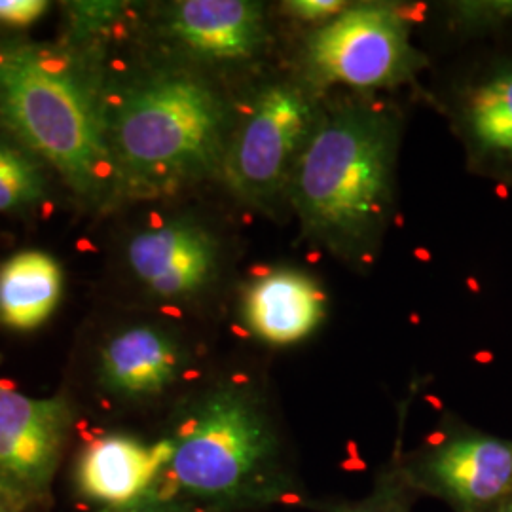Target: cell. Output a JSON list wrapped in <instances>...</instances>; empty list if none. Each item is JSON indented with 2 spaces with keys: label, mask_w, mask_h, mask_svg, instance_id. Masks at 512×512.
Returning a JSON list of instances; mask_svg holds the SVG:
<instances>
[{
  "label": "cell",
  "mask_w": 512,
  "mask_h": 512,
  "mask_svg": "<svg viewBox=\"0 0 512 512\" xmlns=\"http://www.w3.org/2000/svg\"><path fill=\"white\" fill-rule=\"evenodd\" d=\"M0 512H18V511H10V509H0Z\"/></svg>",
  "instance_id": "cell-24"
},
{
  "label": "cell",
  "mask_w": 512,
  "mask_h": 512,
  "mask_svg": "<svg viewBox=\"0 0 512 512\" xmlns=\"http://www.w3.org/2000/svg\"><path fill=\"white\" fill-rule=\"evenodd\" d=\"M420 497L406 482L401 459L387 463L374 480L370 494L353 501H315L310 503L319 512H412L414 499Z\"/></svg>",
  "instance_id": "cell-16"
},
{
  "label": "cell",
  "mask_w": 512,
  "mask_h": 512,
  "mask_svg": "<svg viewBox=\"0 0 512 512\" xmlns=\"http://www.w3.org/2000/svg\"><path fill=\"white\" fill-rule=\"evenodd\" d=\"M171 440L145 444L128 435H105L86 446L76 467V486L86 499L126 509L160 499L171 459Z\"/></svg>",
  "instance_id": "cell-10"
},
{
  "label": "cell",
  "mask_w": 512,
  "mask_h": 512,
  "mask_svg": "<svg viewBox=\"0 0 512 512\" xmlns=\"http://www.w3.org/2000/svg\"><path fill=\"white\" fill-rule=\"evenodd\" d=\"M107 512H205L194 505H188L183 501H173V499H152L147 503L135 505V507H126V509H109Z\"/></svg>",
  "instance_id": "cell-21"
},
{
  "label": "cell",
  "mask_w": 512,
  "mask_h": 512,
  "mask_svg": "<svg viewBox=\"0 0 512 512\" xmlns=\"http://www.w3.org/2000/svg\"><path fill=\"white\" fill-rule=\"evenodd\" d=\"M169 31L207 59H245L266 40V18L249 0H184L171 10Z\"/></svg>",
  "instance_id": "cell-13"
},
{
  "label": "cell",
  "mask_w": 512,
  "mask_h": 512,
  "mask_svg": "<svg viewBox=\"0 0 512 512\" xmlns=\"http://www.w3.org/2000/svg\"><path fill=\"white\" fill-rule=\"evenodd\" d=\"M283 10L304 23H329L348 10V2L342 0H291L283 4Z\"/></svg>",
  "instance_id": "cell-19"
},
{
  "label": "cell",
  "mask_w": 512,
  "mask_h": 512,
  "mask_svg": "<svg viewBox=\"0 0 512 512\" xmlns=\"http://www.w3.org/2000/svg\"><path fill=\"white\" fill-rule=\"evenodd\" d=\"M0 509H10V511H21V507H19L18 503L10 497V495L6 494V492H2L0 490Z\"/></svg>",
  "instance_id": "cell-22"
},
{
  "label": "cell",
  "mask_w": 512,
  "mask_h": 512,
  "mask_svg": "<svg viewBox=\"0 0 512 512\" xmlns=\"http://www.w3.org/2000/svg\"><path fill=\"white\" fill-rule=\"evenodd\" d=\"M306 65L317 86L378 90L410 80L423 65L408 25L382 4H361L321 25L308 42Z\"/></svg>",
  "instance_id": "cell-6"
},
{
  "label": "cell",
  "mask_w": 512,
  "mask_h": 512,
  "mask_svg": "<svg viewBox=\"0 0 512 512\" xmlns=\"http://www.w3.org/2000/svg\"><path fill=\"white\" fill-rule=\"evenodd\" d=\"M42 194L38 165L18 148L0 143V213L29 205Z\"/></svg>",
  "instance_id": "cell-17"
},
{
  "label": "cell",
  "mask_w": 512,
  "mask_h": 512,
  "mask_svg": "<svg viewBox=\"0 0 512 512\" xmlns=\"http://www.w3.org/2000/svg\"><path fill=\"white\" fill-rule=\"evenodd\" d=\"M399 128L366 105L319 120L291 181L304 238L355 266L374 260L393 209Z\"/></svg>",
  "instance_id": "cell-2"
},
{
  "label": "cell",
  "mask_w": 512,
  "mask_h": 512,
  "mask_svg": "<svg viewBox=\"0 0 512 512\" xmlns=\"http://www.w3.org/2000/svg\"><path fill=\"white\" fill-rule=\"evenodd\" d=\"M128 258L150 293L181 300L200 293L215 277L219 243L200 224L175 220L131 239Z\"/></svg>",
  "instance_id": "cell-11"
},
{
  "label": "cell",
  "mask_w": 512,
  "mask_h": 512,
  "mask_svg": "<svg viewBox=\"0 0 512 512\" xmlns=\"http://www.w3.org/2000/svg\"><path fill=\"white\" fill-rule=\"evenodd\" d=\"M63 274L54 256L23 251L0 268V321L14 330H33L54 313Z\"/></svg>",
  "instance_id": "cell-15"
},
{
  "label": "cell",
  "mask_w": 512,
  "mask_h": 512,
  "mask_svg": "<svg viewBox=\"0 0 512 512\" xmlns=\"http://www.w3.org/2000/svg\"><path fill=\"white\" fill-rule=\"evenodd\" d=\"M399 459L416 494L437 497L454 512H492L512 497V439L459 425Z\"/></svg>",
  "instance_id": "cell-7"
},
{
  "label": "cell",
  "mask_w": 512,
  "mask_h": 512,
  "mask_svg": "<svg viewBox=\"0 0 512 512\" xmlns=\"http://www.w3.org/2000/svg\"><path fill=\"white\" fill-rule=\"evenodd\" d=\"M317 122L310 97L298 86L275 84L258 93L222 162L239 200L272 205L291 186Z\"/></svg>",
  "instance_id": "cell-5"
},
{
  "label": "cell",
  "mask_w": 512,
  "mask_h": 512,
  "mask_svg": "<svg viewBox=\"0 0 512 512\" xmlns=\"http://www.w3.org/2000/svg\"><path fill=\"white\" fill-rule=\"evenodd\" d=\"M183 365L177 342L162 330L133 327L101 353V382L124 397H154L175 384Z\"/></svg>",
  "instance_id": "cell-14"
},
{
  "label": "cell",
  "mask_w": 512,
  "mask_h": 512,
  "mask_svg": "<svg viewBox=\"0 0 512 512\" xmlns=\"http://www.w3.org/2000/svg\"><path fill=\"white\" fill-rule=\"evenodd\" d=\"M167 439L173 452L160 499L205 512L266 511L304 501L256 385L226 382L209 389L186 408Z\"/></svg>",
  "instance_id": "cell-1"
},
{
  "label": "cell",
  "mask_w": 512,
  "mask_h": 512,
  "mask_svg": "<svg viewBox=\"0 0 512 512\" xmlns=\"http://www.w3.org/2000/svg\"><path fill=\"white\" fill-rule=\"evenodd\" d=\"M492 512H512V497L511 499H507L503 505H499V507Z\"/></svg>",
  "instance_id": "cell-23"
},
{
  "label": "cell",
  "mask_w": 512,
  "mask_h": 512,
  "mask_svg": "<svg viewBox=\"0 0 512 512\" xmlns=\"http://www.w3.org/2000/svg\"><path fill=\"white\" fill-rule=\"evenodd\" d=\"M454 120L476 171L512 184V54L490 57L463 80Z\"/></svg>",
  "instance_id": "cell-9"
},
{
  "label": "cell",
  "mask_w": 512,
  "mask_h": 512,
  "mask_svg": "<svg viewBox=\"0 0 512 512\" xmlns=\"http://www.w3.org/2000/svg\"><path fill=\"white\" fill-rule=\"evenodd\" d=\"M448 14L452 27L469 37L512 31V0L452 2Z\"/></svg>",
  "instance_id": "cell-18"
},
{
  "label": "cell",
  "mask_w": 512,
  "mask_h": 512,
  "mask_svg": "<svg viewBox=\"0 0 512 512\" xmlns=\"http://www.w3.org/2000/svg\"><path fill=\"white\" fill-rule=\"evenodd\" d=\"M112 131L120 165L135 183L171 188L222 165L226 107L200 78L167 74L129 95Z\"/></svg>",
  "instance_id": "cell-3"
},
{
  "label": "cell",
  "mask_w": 512,
  "mask_h": 512,
  "mask_svg": "<svg viewBox=\"0 0 512 512\" xmlns=\"http://www.w3.org/2000/svg\"><path fill=\"white\" fill-rule=\"evenodd\" d=\"M0 110L19 137L80 190L90 188L105 150L90 101L73 80L31 50L0 57Z\"/></svg>",
  "instance_id": "cell-4"
},
{
  "label": "cell",
  "mask_w": 512,
  "mask_h": 512,
  "mask_svg": "<svg viewBox=\"0 0 512 512\" xmlns=\"http://www.w3.org/2000/svg\"><path fill=\"white\" fill-rule=\"evenodd\" d=\"M71 421L63 397L35 399L0 382V490L21 509L50 492Z\"/></svg>",
  "instance_id": "cell-8"
},
{
  "label": "cell",
  "mask_w": 512,
  "mask_h": 512,
  "mask_svg": "<svg viewBox=\"0 0 512 512\" xmlns=\"http://www.w3.org/2000/svg\"><path fill=\"white\" fill-rule=\"evenodd\" d=\"M48 10L42 0H0V23L12 27H29Z\"/></svg>",
  "instance_id": "cell-20"
},
{
  "label": "cell",
  "mask_w": 512,
  "mask_h": 512,
  "mask_svg": "<svg viewBox=\"0 0 512 512\" xmlns=\"http://www.w3.org/2000/svg\"><path fill=\"white\" fill-rule=\"evenodd\" d=\"M243 323L268 346H293L317 330L327 313V296L310 275L274 270L260 275L243 296Z\"/></svg>",
  "instance_id": "cell-12"
}]
</instances>
